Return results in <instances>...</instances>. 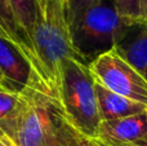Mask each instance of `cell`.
<instances>
[{
    "instance_id": "8fae6325",
    "label": "cell",
    "mask_w": 147,
    "mask_h": 146,
    "mask_svg": "<svg viewBox=\"0 0 147 146\" xmlns=\"http://www.w3.org/2000/svg\"><path fill=\"white\" fill-rule=\"evenodd\" d=\"M8 4L22 36L35 49L34 28L36 22V0H8Z\"/></svg>"
},
{
    "instance_id": "8992f818",
    "label": "cell",
    "mask_w": 147,
    "mask_h": 146,
    "mask_svg": "<svg viewBox=\"0 0 147 146\" xmlns=\"http://www.w3.org/2000/svg\"><path fill=\"white\" fill-rule=\"evenodd\" d=\"M89 70L105 88L147 106V79L115 51L97 57L89 64Z\"/></svg>"
},
{
    "instance_id": "ba28073f",
    "label": "cell",
    "mask_w": 147,
    "mask_h": 146,
    "mask_svg": "<svg viewBox=\"0 0 147 146\" xmlns=\"http://www.w3.org/2000/svg\"><path fill=\"white\" fill-rule=\"evenodd\" d=\"M114 51L147 79V23L133 25Z\"/></svg>"
},
{
    "instance_id": "2e32d148",
    "label": "cell",
    "mask_w": 147,
    "mask_h": 146,
    "mask_svg": "<svg viewBox=\"0 0 147 146\" xmlns=\"http://www.w3.org/2000/svg\"><path fill=\"white\" fill-rule=\"evenodd\" d=\"M141 1V20L142 23H147V0H140Z\"/></svg>"
},
{
    "instance_id": "7c38bea8",
    "label": "cell",
    "mask_w": 147,
    "mask_h": 146,
    "mask_svg": "<svg viewBox=\"0 0 147 146\" xmlns=\"http://www.w3.org/2000/svg\"><path fill=\"white\" fill-rule=\"evenodd\" d=\"M22 96L0 84V124L10 118L18 109Z\"/></svg>"
},
{
    "instance_id": "e0dca14e",
    "label": "cell",
    "mask_w": 147,
    "mask_h": 146,
    "mask_svg": "<svg viewBox=\"0 0 147 146\" xmlns=\"http://www.w3.org/2000/svg\"><path fill=\"white\" fill-rule=\"evenodd\" d=\"M0 146H12V145H10V142L8 141V140L5 139L1 133H0Z\"/></svg>"
},
{
    "instance_id": "7a4b0ae2",
    "label": "cell",
    "mask_w": 147,
    "mask_h": 146,
    "mask_svg": "<svg viewBox=\"0 0 147 146\" xmlns=\"http://www.w3.org/2000/svg\"><path fill=\"white\" fill-rule=\"evenodd\" d=\"M132 26L119 14L112 0H99L70 23V40L78 57L89 65L114 51Z\"/></svg>"
},
{
    "instance_id": "9a60e30c",
    "label": "cell",
    "mask_w": 147,
    "mask_h": 146,
    "mask_svg": "<svg viewBox=\"0 0 147 146\" xmlns=\"http://www.w3.org/2000/svg\"><path fill=\"white\" fill-rule=\"evenodd\" d=\"M99 0H66V13H67V22L72 23L76 18H79L84 12L93 7Z\"/></svg>"
},
{
    "instance_id": "ffe728a7",
    "label": "cell",
    "mask_w": 147,
    "mask_h": 146,
    "mask_svg": "<svg viewBox=\"0 0 147 146\" xmlns=\"http://www.w3.org/2000/svg\"><path fill=\"white\" fill-rule=\"evenodd\" d=\"M94 146H96V145H94Z\"/></svg>"
},
{
    "instance_id": "5bb4252c",
    "label": "cell",
    "mask_w": 147,
    "mask_h": 146,
    "mask_svg": "<svg viewBox=\"0 0 147 146\" xmlns=\"http://www.w3.org/2000/svg\"><path fill=\"white\" fill-rule=\"evenodd\" d=\"M59 146H94V144L90 140L75 132L65 122V119H62L59 129Z\"/></svg>"
},
{
    "instance_id": "5b68a950",
    "label": "cell",
    "mask_w": 147,
    "mask_h": 146,
    "mask_svg": "<svg viewBox=\"0 0 147 146\" xmlns=\"http://www.w3.org/2000/svg\"><path fill=\"white\" fill-rule=\"evenodd\" d=\"M0 72L3 85L20 95H40L59 105L53 89L38 67L17 45L0 36Z\"/></svg>"
},
{
    "instance_id": "9c48e42d",
    "label": "cell",
    "mask_w": 147,
    "mask_h": 146,
    "mask_svg": "<svg viewBox=\"0 0 147 146\" xmlns=\"http://www.w3.org/2000/svg\"><path fill=\"white\" fill-rule=\"evenodd\" d=\"M94 89H96L97 101H98L99 115L102 122L103 120H114L124 116L134 115L147 111V106L142 103L134 102L132 100L123 97L117 93L111 92L105 88L102 84L94 80Z\"/></svg>"
},
{
    "instance_id": "4fadbf2b",
    "label": "cell",
    "mask_w": 147,
    "mask_h": 146,
    "mask_svg": "<svg viewBox=\"0 0 147 146\" xmlns=\"http://www.w3.org/2000/svg\"><path fill=\"white\" fill-rule=\"evenodd\" d=\"M116 10L130 25L142 23L141 20V1L140 0H112Z\"/></svg>"
},
{
    "instance_id": "52a82bcc",
    "label": "cell",
    "mask_w": 147,
    "mask_h": 146,
    "mask_svg": "<svg viewBox=\"0 0 147 146\" xmlns=\"http://www.w3.org/2000/svg\"><path fill=\"white\" fill-rule=\"evenodd\" d=\"M147 141V111L103 120L93 142L102 146H132Z\"/></svg>"
},
{
    "instance_id": "3957f363",
    "label": "cell",
    "mask_w": 147,
    "mask_h": 146,
    "mask_svg": "<svg viewBox=\"0 0 147 146\" xmlns=\"http://www.w3.org/2000/svg\"><path fill=\"white\" fill-rule=\"evenodd\" d=\"M34 45L58 100L59 70L62 62L66 58H79L70 40L66 0H36Z\"/></svg>"
},
{
    "instance_id": "277c9868",
    "label": "cell",
    "mask_w": 147,
    "mask_h": 146,
    "mask_svg": "<svg viewBox=\"0 0 147 146\" xmlns=\"http://www.w3.org/2000/svg\"><path fill=\"white\" fill-rule=\"evenodd\" d=\"M59 105L40 95H23L18 109L0 124V133L12 146H59Z\"/></svg>"
},
{
    "instance_id": "d6986e66",
    "label": "cell",
    "mask_w": 147,
    "mask_h": 146,
    "mask_svg": "<svg viewBox=\"0 0 147 146\" xmlns=\"http://www.w3.org/2000/svg\"><path fill=\"white\" fill-rule=\"evenodd\" d=\"M0 84H3V76H1V72H0Z\"/></svg>"
},
{
    "instance_id": "6da1fadb",
    "label": "cell",
    "mask_w": 147,
    "mask_h": 146,
    "mask_svg": "<svg viewBox=\"0 0 147 146\" xmlns=\"http://www.w3.org/2000/svg\"><path fill=\"white\" fill-rule=\"evenodd\" d=\"M58 101L65 122L79 135L93 141L102 119L89 65L79 58H66L62 62Z\"/></svg>"
},
{
    "instance_id": "ac0fdd59",
    "label": "cell",
    "mask_w": 147,
    "mask_h": 146,
    "mask_svg": "<svg viewBox=\"0 0 147 146\" xmlns=\"http://www.w3.org/2000/svg\"><path fill=\"white\" fill-rule=\"evenodd\" d=\"M93 142V141H92ZM96 146H102V145H98V144H96V142H93ZM132 146H147V141H145V142H141V144H138V145H132Z\"/></svg>"
},
{
    "instance_id": "30bf717a",
    "label": "cell",
    "mask_w": 147,
    "mask_h": 146,
    "mask_svg": "<svg viewBox=\"0 0 147 146\" xmlns=\"http://www.w3.org/2000/svg\"><path fill=\"white\" fill-rule=\"evenodd\" d=\"M0 36L8 39V40L12 41L14 45H17L18 48L27 56V58L38 67V70L43 74V76L45 78L47 82L49 83L48 78H47L45 72H44L43 65H41L40 59H39V57H38L36 51L25 40V38L22 36L20 28L16 25V21H14V18H13L12 10H10V7H9V4H8V0H0ZM49 85H51V83H49Z\"/></svg>"
}]
</instances>
